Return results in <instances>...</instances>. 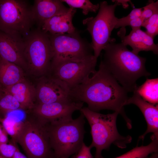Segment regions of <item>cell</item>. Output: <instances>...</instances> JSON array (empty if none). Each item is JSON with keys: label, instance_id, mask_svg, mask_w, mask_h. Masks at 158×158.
I'll list each match as a JSON object with an SVG mask.
<instances>
[{"label": "cell", "instance_id": "cell-15", "mask_svg": "<svg viewBox=\"0 0 158 158\" xmlns=\"http://www.w3.org/2000/svg\"><path fill=\"white\" fill-rule=\"evenodd\" d=\"M69 9L60 0H35L31 6L34 23L39 28L45 20L55 15L65 13Z\"/></svg>", "mask_w": 158, "mask_h": 158}, {"label": "cell", "instance_id": "cell-24", "mask_svg": "<svg viewBox=\"0 0 158 158\" xmlns=\"http://www.w3.org/2000/svg\"><path fill=\"white\" fill-rule=\"evenodd\" d=\"M63 2L68 4L70 7L79 8L82 9V13L85 15L89 12L96 13L99 9V4H94L89 0H61Z\"/></svg>", "mask_w": 158, "mask_h": 158}, {"label": "cell", "instance_id": "cell-3", "mask_svg": "<svg viewBox=\"0 0 158 158\" xmlns=\"http://www.w3.org/2000/svg\"><path fill=\"white\" fill-rule=\"evenodd\" d=\"M80 111L90 127L92 141L89 147L96 148L94 158H103L102 151L108 149L112 144L123 149L131 142V136H122L118 132L116 124L118 112L104 114L91 111L87 107H83Z\"/></svg>", "mask_w": 158, "mask_h": 158}, {"label": "cell", "instance_id": "cell-32", "mask_svg": "<svg viewBox=\"0 0 158 158\" xmlns=\"http://www.w3.org/2000/svg\"><path fill=\"white\" fill-rule=\"evenodd\" d=\"M12 158H28L26 155L23 154L19 150L18 147Z\"/></svg>", "mask_w": 158, "mask_h": 158}, {"label": "cell", "instance_id": "cell-6", "mask_svg": "<svg viewBox=\"0 0 158 158\" xmlns=\"http://www.w3.org/2000/svg\"><path fill=\"white\" fill-rule=\"evenodd\" d=\"M34 23L31 6L27 1L0 0V31L23 38Z\"/></svg>", "mask_w": 158, "mask_h": 158}, {"label": "cell", "instance_id": "cell-10", "mask_svg": "<svg viewBox=\"0 0 158 158\" xmlns=\"http://www.w3.org/2000/svg\"><path fill=\"white\" fill-rule=\"evenodd\" d=\"M97 60L93 54L83 60L64 62L52 68L51 75L65 83L71 90L95 73Z\"/></svg>", "mask_w": 158, "mask_h": 158}, {"label": "cell", "instance_id": "cell-30", "mask_svg": "<svg viewBox=\"0 0 158 158\" xmlns=\"http://www.w3.org/2000/svg\"><path fill=\"white\" fill-rule=\"evenodd\" d=\"M144 20L141 17L135 18L129 22L127 26H130L131 28H141L142 27Z\"/></svg>", "mask_w": 158, "mask_h": 158}, {"label": "cell", "instance_id": "cell-31", "mask_svg": "<svg viewBox=\"0 0 158 158\" xmlns=\"http://www.w3.org/2000/svg\"><path fill=\"white\" fill-rule=\"evenodd\" d=\"M8 135L0 122V143H8Z\"/></svg>", "mask_w": 158, "mask_h": 158}, {"label": "cell", "instance_id": "cell-35", "mask_svg": "<svg viewBox=\"0 0 158 158\" xmlns=\"http://www.w3.org/2000/svg\"><path fill=\"white\" fill-rule=\"evenodd\" d=\"M3 89L0 86V95L2 92H3Z\"/></svg>", "mask_w": 158, "mask_h": 158}, {"label": "cell", "instance_id": "cell-2", "mask_svg": "<svg viewBox=\"0 0 158 158\" xmlns=\"http://www.w3.org/2000/svg\"><path fill=\"white\" fill-rule=\"evenodd\" d=\"M115 42L112 39L104 48L101 61L128 92H134L138 86L137 80L150 75L145 68L146 59L130 51L122 43Z\"/></svg>", "mask_w": 158, "mask_h": 158}, {"label": "cell", "instance_id": "cell-14", "mask_svg": "<svg viewBox=\"0 0 158 158\" xmlns=\"http://www.w3.org/2000/svg\"><path fill=\"white\" fill-rule=\"evenodd\" d=\"M129 97L126 105L133 104L136 105L143 114L147 125L145 132L139 137L138 140H143L146 135L153 133L151 139H158V106L149 103L143 99L136 92Z\"/></svg>", "mask_w": 158, "mask_h": 158}, {"label": "cell", "instance_id": "cell-27", "mask_svg": "<svg viewBox=\"0 0 158 158\" xmlns=\"http://www.w3.org/2000/svg\"><path fill=\"white\" fill-rule=\"evenodd\" d=\"M17 143L11 140V143H0V154L6 158H12L18 147Z\"/></svg>", "mask_w": 158, "mask_h": 158}, {"label": "cell", "instance_id": "cell-29", "mask_svg": "<svg viewBox=\"0 0 158 158\" xmlns=\"http://www.w3.org/2000/svg\"><path fill=\"white\" fill-rule=\"evenodd\" d=\"M91 149L83 142L75 158H93L90 152Z\"/></svg>", "mask_w": 158, "mask_h": 158}, {"label": "cell", "instance_id": "cell-11", "mask_svg": "<svg viewBox=\"0 0 158 158\" xmlns=\"http://www.w3.org/2000/svg\"><path fill=\"white\" fill-rule=\"evenodd\" d=\"M83 103L71 99L47 104H36L33 116L43 125L73 118L74 112L83 107Z\"/></svg>", "mask_w": 158, "mask_h": 158}, {"label": "cell", "instance_id": "cell-5", "mask_svg": "<svg viewBox=\"0 0 158 158\" xmlns=\"http://www.w3.org/2000/svg\"><path fill=\"white\" fill-rule=\"evenodd\" d=\"M23 40L27 70L41 77L50 75L53 54L48 34L37 27Z\"/></svg>", "mask_w": 158, "mask_h": 158}, {"label": "cell", "instance_id": "cell-25", "mask_svg": "<svg viewBox=\"0 0 158 158\" xmlns=\"http://www.w3.org/2000/svg\"><path fill=\"white\" fill-rule=\"evenodd\" d=\"M142 27L146 29V33L154 39L158 34V12L144 20Z\"/></svg>", "mask_w": 158, "mask_h": 158}, {"label": "cell", "instance_id": "cell-26", "mask_svg": "<svg viewBox=\"0 0 158 158\" xmlns=\"http://www.w3.org/2000/svg\"><path fill=\"white\" fill-rule=\"evenodd\" d=\"M142 10V8H134L126 16L120 18H118L115 28L119 27L124 28L127 26L128 23L130 20L141 17Z\"/></svg>", "mask_w": 158, "mask_h": 158}, {"label": "cell", "instance_id": "cell-1", "mask_svg": "<svg viewBox=\"0 0 158 158\" xmlns=\"http://www.w3.org/2000/svg\"><path fill=\"white\" fill-rule=\"evenodd\" d=\"M128 92L101 61L98 70L71 89L69 96L74 101L86 103L87 107L94 111L108 109L118 112L126 122L129 118L124 111V106L129 98Z\"/></svg>", "mask_w": 158, "mask_h": 158}, {"label": "cell", "instance_id": "cell-16", "mask_svg": "<svg viewBox=\"0 0 158 158\" xmlns=\"http://www.w3.org/2000/svg\"><path fill=\"white\" fill-rule=\"evenodd\" d=\"M131 28L130 34L127 36L122 34L121 31L119 32L121 43L126 46H130L132 49V51L136 54L141 51H151L157 54L158 44L154 43V39L141 30V28Z\"/></svg>", "mask_w": 158, "mask_h": 158}, {"label": "cell", "instance_id": "cell-39", "mask_svg": "<svg viewBox=\"0 0 158 158\" xmlns=\"http://www.w3.org/2000/svg\"><path fill=\"white\" fill-rule=\"evenodd\" d=\"M1 118V117H0V118Z\"/></svg>", "mask_w": 158, "mask_h": 158}, {"label": "cell", "instance_id": "cell-22", "mask_svg": "<svg viewBox=\"0 0 158 158\" xmlns=\"http://www.w3.org/2000/svg\"><path fill=\"white\" fill-rule=\"evenodd\" d=\"M20 109V105L16 99L11 94L3 90L0 95V113L6 116L11 112Z\"/></svg>", "mask_w": 158, "mask_h": 158}, {"label": "cell", "instance_id": "cell-13", "mask_svg": "<svg viewBox=\"0 0 158 158\" xmlns=\"http://www.w3.org/2000/svg\"><path fill=\"white\" fill-rule=\"evenodd\" d=\"M0 55L5 60L27 70L24 55L23 38L12 36L0 31Z\"/></svg>", "mask_w": 158, "mask_h": 158}, {"label": "cell", "instance_id": "cell-18", "mask_svg": "<svg viewBox=\"0 0 158 158\" xmlns=\"http://www.w3.org/2000/svg\"><path fill=\"white\" fill-rule=\"evenodd\" d=\"M3 90L14 96L20 104L22 110H31L35 105L36 88L25 78Z\"/></svg>", "mask_w": 158, "mask_h": 158}, {"label": "cell", "instance_id": "cell-38", "mask_svg": "<svg viewBox=\"0 0 158 158\" xmlns=\"http://www.w3.org/2000/svg\"><path fill=\"white\" fill-rule=\"evenodd\" d=\"M1 56L0 55V61L1 60Z\"/></svg>", "mask_w": 158, "mask_h": 158}, {"label": "cell", "instance_id": "cell-8", "mask_svg": "<svg viewBox=\"0 0 158 158\" xmlns=\"http://www.w3.org/2000/svg\"><path fill=\"white\" fill-rule=\"evenodd\" d=\"M115 2L114 4L110 5L106 1L101 2L96 16L87 18L83 21L91 36L93 55L97 59L101 51L112 39L110 37L111 33L115 28L118 19L115 16V9L117 6L120 5Z\"/></svg>", "mask_w": 158, "mask_h": 158}, {"label": "cell", "instance_id": "cell-20", "mask_svg": "<svg viewBox=\"0 0 158 158\" xmlns=\"http://www.w3.org/2000/svg\"><path fill=\"white\" fill-rule=\"evenodd\" d=\"M158 78H157L147 79L142 85L138 86L135 91L145 101L156 104L158 102Z\"/></svg>", "mask_w": 158, "mask_h": 158}, {"label": "cell", "instance_id": "cell-28", "mask_svg": "<svg viewBox=\"0 0 158 158\" xmlns=\"http://www.w3.org/2000/svg\"><path fill=\"white\" fill-rule=\"evenodd\" d=\"M158 12V1H149L147 5L142 7L141 17L144 20Z\"/></svg>", "mask_w": 158, "mask_h": 158}, {"label": "cell", "instance_id": "cell-12", "mask_svg": "<svg viewBox=\"0 0 158 158\" xmlns=\"http://www.w3.org/2000/svg\"><path fill=\"white\" fill-rule=\"evenodd\" d=\"M35 88L37 104L71 99L69 96L70 89L67 85L51 75L41 77Z\"/></svg>", "mask_w": 158, "mask_h": 158}, {"label": "cell", "instance_id": "cell-33", "mask_svg": "<svg viewBox=\"0 0 158 158\" xmlns=\"http://www.w3.org/2000/svg\"><path fill=\"white\" fill-rule=\"evenodd\" d=\"M117 2L120 4H122L123 6V7L126 8L128 6V2L129 1H130L129 0H116Z\"/></svg>", "mask_w": 158, "mask_h": 158}, {"label": "cell", "instance_id": "cell-19", "mask_svg": "<svg viewBox=\"0 0 158 158\" xmlns=\"http://www.w3.org/2000/svg\"><path fill=\"white\" fill-rule=\"evenodd\" d=\"M24 79L23 69L1 57L0 62V86L3 89Z\"/></svg>", "mask_w": 158, "mask_h": 158}, {"label": "cell", "instance_id": "cell-36", "mask_svg": "<svg viewBox=\"0 0 158 158\" xmlns=\"http://www.w3.org/2000/svg\"><path fill=\"white\" fill-rule=\"evenodd\" d=\"M0 158H6L3 156H2L1 154H0Z\"/></svg>", "mask_w": 158, "mask_h": 158}, {"label": "cell", "instance_id": "cell-17", "mask_svg": "<svg viewBox=\"0 0 158 158\" xmlns=\"http://www.w3.org/2000/svg\"><path fill=\"white\" fill-rule=\"evenodd\" d=\"M76 9L69 8L66 13L55 15L45 20L41 29L50 34H73L77 31L72 23V19Z\"/></svg>", "mask_w": 158, "mask_h": 158}, {"label": "cell", "instance_id": "cell-21", "mask_svg": "<svg viewBox=\"0 0 158 158\" xmlns=\"http://www.w3.org/2000/svg\"><path fill=\"white\" fill-rule=\"evenodd\" d=\"M148 145H138L125 153L115 158H146L150 154L158 151V139H152Z\"/></svg>", "mask_w": 158, "mask_h": 158}, {"label": "cell", "instance_id": "cell-4", "mask_svg": "<svg viewBox=\"0 0 158 158\" xmlns=\"http://www.w3.org/2000/svg\"><path fill=\"white\" fill-rule=\"evenodd\" d=\"M85 118L80 112L75 119L44 125L54 158H68L78 152L84 142Z\"/></svg>", "mask_w": 158, "mask_h": 158}, {"label": "cell", "instance_id": "cell-9", "mask_svg": "<svg viewBox=\"0 0 158 158\" xmlns=\"http://www.w3.org/2000/svg\"><path fill=\"white\" fill-rule=\"evenodd\" d=\"M48 34L53 54L51 70L63 63L83 60L93 55L91 44L82 38L77 31L73 34Z\"/></svg>", "mask_w": 158, "mask_h": 158}, {"label": "cell", "instance_id": "cell-7", "mask_svg": "<svg viewBox=\"0 0 158 158\" xmlns=\"http://www.w3.org/2000/svg\"><path fill=\"white\" fill-rule=\"evenodd\" d=\"M15 141L28 158H54L45 126L34 116L23 121Z\"/></svg>", "mask_w": 158, "mask_h": 158}, {"label": "cell", "instance_id": "cell-23", "mask_svg": "<svg viewBox=\"0 0 158 158\" xmlns=\"http://www.w3.org/2000/svg\"><path fill=\"white\" fill-rule=\"evenodd\" d=\"M0 122L8 134L11 137L12 140L15 141L21 128L23 121H19L13 116H8L1 118Z\"/></svg>", "mask_w": 158, "mask_h": 158}, {"label": "cell", "instance_id": "cell-34", "mask_svg": "<svg viewBox=\"0 0 158 158\" xmlns=\"http://www.w3.org/2000/svg\"><path fill=\"white\" fill-rule=\"evenodd\" d=\"M146 158H158V152L154 153L149 157H147Z\"/></svg>", "mask_w": 158, "mask_h": 158}, {"label": "cell", "instance_id": "cell-37", "mask_svg": "<svg viewBox=\"0 0 158 158\" xmlns=\"http://www.w3.org/2000/svg\"><path fill=\"white\" fill-rule=\"evenodd\" d=\"M67 158L65 157H56V158Z\"/></svg>", "mask_w": 158, "mask_h": 158}]
</instances>
